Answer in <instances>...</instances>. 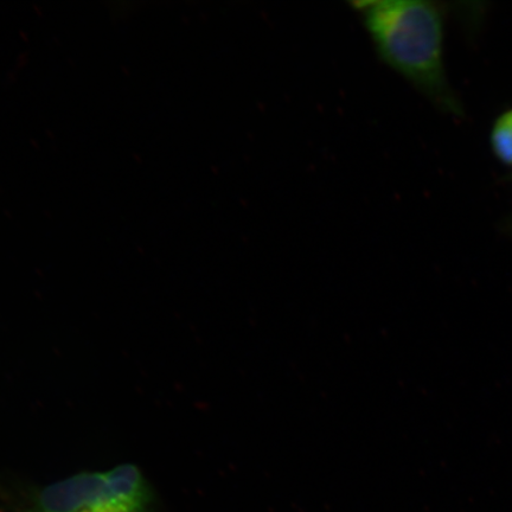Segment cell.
<instances>
[{
	"mask_svg": "<svg viewBox=\"0 0 512 512\" xmlns=\"http://www.w3.org/2000/svg\"><path fill=\"white\" fill-rule=\"evenodd\" d=\"M382 62L439 111L463 117L462 101L448 80L445 16L425 0H368L351 3Z\"/></svg>",
	"mask_w": 512,
	"mask_h": 512,
	"instance_id": "6da1fadb",
	"label": "cell"
},
{
	"mask_svg": "<svg viewBox=\"0 0 512 512\" xmlns=\"http://www.w3.org/2000/svg\"><path fill=\"white\" fill-rule=\"evenodd\" d=\"M23 496L19 512H156L152 485L133 464L76 473Z\"/></svg>",
	"mask_w": 512,
	"mask_h": 512,
	"instance_id": "7a4b0ae2",
	"label": "cell"
},
{
	"mask_svg": "<svg viewBox=\"0 0 512 512\" xmlns=\"http://www.w3.org/2000/svg\"><path fill=\"white\" fill-rule=\"evenodd\" d=\"M490 143L494 155L503 164L512 166V108L495 121Z\"/></svg>",
	"mask_w": 512,
	"mask_h": 512,
	"instance_id": "3957f363",
	"label": "cell"
}]
</instances>
